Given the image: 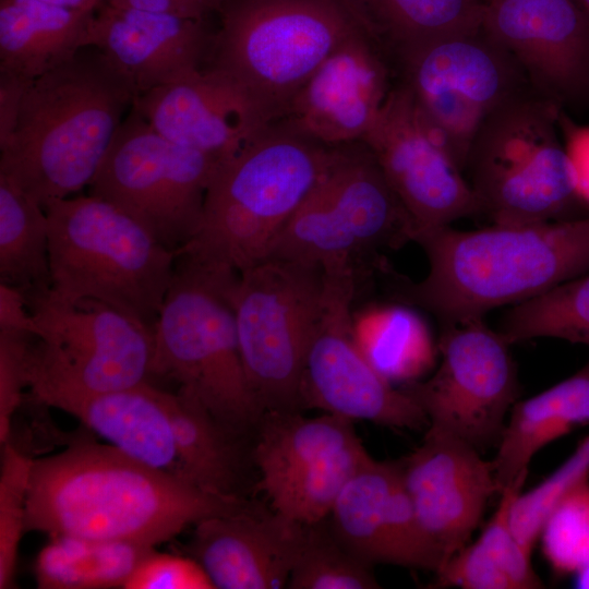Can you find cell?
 <instances>
[{"instance_id": "obj_1", "label": "cell", "mask_w": 589, "mask_h": 589, "mask_svg": "<svg viewBox=\"0 0 589 589\" xmlns=\"http://www.w3.org/2000/svg\"><path fill=\"white\" fill-rule=\"evenodd\" d=\"M251 504L151 468L110 444L79 438L59 454L33 459L25 530L155 546Z\"/></svg>"}, {"instance_id": "obj_2", "label": "cell", "mask_w": 589, "mask_h": 589, "mask_svg": "<svg viewBox=\"0 0 589 589\" xmlns=\"http://www.w3.org/2000/svg\"><path fill=\"white\" fill-rule=\"evenodd\" d=\"M413 242L429 271L418 283L400 284L399 294L441 324L483 318L589 272V215L476 230L449 225L422 230Z\"/></svg>"}, {"instance_id": "obj_3", "label": "cell", "mask_w": 589, "mask_h": 589, "mask_svg": "<svg viewBox=\"0 0 589 589\" xmlns=\"http://www.w3.org/2000/svg\"><path fill=\"white\" fill-rule=\"evenodd\" d=\"M135 95L97 48L80 50L27 87L0 173L44 207L89 185Z\"/></svg>"}, {"instance_id": "obj_4", "label": "cell", "mask_w": 589, "mask_h": 589, "mask_svg": "<svg viewBox=\"0 0 589 589\" xmlns=\"http://www.w3.org/2000/svg\"><path fill=\"white\" fill-rule=\"evenodd\" d=\"M335 149L283 122L269 124L220 164L199 229L176 254L237 274L266 260Z\"/></svg>"}, {"instance_id": "obj_5", "label": "cell", "mask_w": 589, "mask_h": 589, "mask_svg": "<svg viewBox=\"0 0 589 589\" xmlns=\"http://www.w3.org/2000/svg\"><path fill=\"white\" fill-rule=\"evenodd\" d=\"M45 211L50 292L101 302L153 332L176 252L123 209L93 195L51 200Z\"/></svg>"}, {"instance_id": "obj_6", "label": "cell", "mask_w": 589, "mask_h": 589, "mask_svg": "<svg viewBox=\"0 0 589 589\" xmlns=\"http://www.w3.org/2000/svg\"><path fill=\"white\" fill-rule=\"evenodd\" d=\"M237 276L177 255L153 327L151 373L175 381L225 425L248 436L264 410L241 359L231 301Z\"/></svg>"}, {"instance_id": "obj_7", "label": "cell", "mask_w": 589, "mask_h": 589, "mask_svg": "<svg viewBox=\"0 0 589 589\" xmlns=\"http://www.w3.org/2000/svg\"><path fill=\"white\" fill-rule=\"evenodd\" d=\"M561 106L532 87L481 124L464 175L492 224L530 225L589 215L562 143Z\"/></svg>"}, {"instance_id": "obj_8", "label": "cell", "mask_w": 589, "mask_h": 589, "mask_svg": "<svg viewBox=\"0 0 589 589\" xmlns=\"http://www.w3.org/2000/svg\"><path fill=\"white\" fill-rule=\"evenodd\" d=\"M203 68L274 123L322 64L360 29L338 0H229Z\"/></svg>"}, {"instance_id": "obj_9", "label": "cell", "mask_w": 589, "mask_h": 589, "mask_svg": "<svg viewBox=\"0 0 589 589\" xmlns=\"http://www.w3.org/2000/svg\"><path fill=\"white\" fill-rule=\"evenodd\" d=\"M26 298L37 325L27 370L35 401L56 407L149 382L151 329L95 300H65L50 290Z\"/></svg>"}, {"instance_id": "obj_10", "label": "cell", "mask_w": 589, "mask_h": 589, "mask_svg": "<svg viewBox=\"0 0 589 589\" xmlns=\"http://www.w3.org/2000/svg\"><path fill=\"white\" fill-rule=\"evenodd\" d=\"M411 218L372 152L336 146L320 179L277 238L268 257L328 271L354 267L381 249L413 241Z\"/></svg>"}, {"instance_id": "obj_11", "label": "cell", "mask_w": 589, "mask_h": 589, "mask_svg": "<svg viewBox=\"0 0 589 589\" xmlns=\"http://www.w3.org/2000/svg\"><path fill=\"white\" fill-rule=\"evenodd\" d=\"M321 268L267 257L238 274L231 301L241 359L265 411H298L308 347L321 311Z\"/></svg>"}, {"instance_id": "obj_12", "label": "cell", "mask_w": 589, "mask_h": 589, "mask_svg": "<svg viewBox=\"0 0 589 589\" xmlns=\"http://www.w3.org/2000/svg\"><path fill=\"white\" fill-rule=\"evenodd\" d=\"M220 163L158 134L132 107L89 187L178 252L199 229Z\"/></svg>"}, {"instance_id": "obj_13", "label": "cell", "mask_w": 589, "mask_h": 589, "mask_svg": "<svg viewBox=\"0 0 589 589\" xmlns=\"http://www.w3.org/2000/svg\"><path fill=\"white\" fill-rule=\"evenodd\" d=\"M441 325L436 371L401 388L425 413L428 429L478 449L497 444L519 396L512 345L483 318Z\"/></svg>"}, {"instance_id": "obj_14", "label": "cell", "mask_w": 589, "mask_h": 589, "mask_svg": "<svg viewBox=\"0 0 589 589\" xmlns=\"http://www.w3.org/2000/svg\"><path fill=\"white\" fill-rule=\"evenodd\" d=\"M397 65L462 172L484 120L531 87L515 58L482 28L423 45Z\"/></svg>"}, {"instance_id": "obj_15", "label": "cell", "mask_w": 589, "mask_h": 589, "mask_svg": "<svg viewBox=\"0 0 589 589\" xmlns=\"http://www.w3.org/2000/svg\"><path fill=\"white\" fill-rule=\"evenodd\" d=\"M323 273V300L305 356L301 408L395 429L429 425L412 397L376 372L356 346L351 327L356 268Z\"/></svg>"}, {"instance_id": "obj_16", "label": "cell", "mask_w": 589, "mask_h": 589, "mask_svg": "<svg viewBox=\"0 0 589 589\" xmlns=\"http://www.w3.org/2000/svg\"><path fill=\"white\" fill-rule=\"evenodd\" d=\"M360 142L372 152L411 218L414 236L481 215L478 200L444 135L404 82L389 89Z\"/></svg>"}, {"instance_id": "obj_17", "label": "cell", "mask_w": 589, "mask_h": 589, "mask_svg": "<svg viewBox=\"0 0 589 589\" xmlns=\"http://www.w3.org/2000/svg\"><path fill=\"white\" fill-rule=\"evenodd\" d=\"M483 32L560 106L589 104V17L575 0H488Z\"/></svg>"}, {"instance_id": "obj_18", "label": "cell", "mask_w": 589, "mask_h": 589, "mask_svg": "<svg viewBox=\"0 0 589 589\" xmlns=\"http://www.w3.org/2000/svg\"><path fill=\"white\" fill-rule=\"evenodd\" d=\"M399 465L421 527L441 551L443 565L470 542L489 500L500 494L492 460L460 438L428 429L422 444Z\"/></svg>"}, {"instance_id": "obj_19", "label": "cell", "mask_w": 589, "mask_h": 589, "mask_svg": "<svg viewBox=\"0 0 589 589\" xmlns=\"http://www.w3.org/2000/svg\"><path fill=\"white\" fill-rule=\"evenodd\" d=\"M329 518L338 540L371 566L390 564L435 573L443 563L441 551L421 527L399 462L369 455Z\"/></svg>"}, {"instance_id": "obj_20", "label": "cell", "mask_w": 589, "mask_h": 589, "mask_svg": "<svg viewBox=\"0 0 589 589\" xmlns=\"http://www.w3.org/2000/svg\"><path fill=\"white\" fill-rule=\"evenodd\" d=\"M389 89L383 53L358 29L322 62L278 121L328 146L360 142Z\"/></svg>"}, {"instance_id": "obj_21", "label": "cell", "mask_w": 589, "mask_h": 589, "mask_svg": "<svg viewBox=\"0 0 589 589\" xmlns=\"http://www.w3.org/2000/svg\"><path fill=\"white\" fill-rule=\"evenodd\" d=\"M132 108L166 140L220 164L272 124L236 86L205 68L136 95Z\"/></svg>"}, {"instance_id": "obj_22", "label": "cell", "mask_w": 589, "mask_h": 589, "mask_svg": "<svg viewBox=\"0 0 589 589\" xmlns=\"http://www.w3.org/2000/svg\"><path fill=\"white\" fill-rule=\"evenodd\" d=\"M305 525L252 503L194 525L190 556L218 589L287 588Z\"/></svg>"}, {"instance_id": "obj_23", "label": "cell", "mask_w": 589, "mask_h": 589, "mask_svg": "<svg viewBox=\"0 0 589 589\" xmlns=\"http://www.w3.org/2000/svg\"><path fill=\"white\" fill-rule=\"evenodd\" d=\"M213 35L206 21L104 2L94 15L89 47L97 48L139 95L202 69Z\"/></svg>"}, {"instance_id": "obj_24", "label": "cell", "mask_w": 589, "mask_h": 589, "mask_svg": "<svg viewBox=\"0 0 589 589\" xmlns=\"http://www.w3.org/2000/svg\"><path fill=\"white\" fill-rule=\"evenodd\" d=\"M55 408L75 417L131 458L189 482L166 407L165 390L151 382L68 398Z\"/></svg>"}, {"instance_id": "obj_25", "label": "cell", "mask_w": 589, "mask_h": 589, "mask_svg": "<svg viewBox=\"0 0 589 589\" xmlns=\"http://www.w3.org/2000/svg\"><path fill=\"white\" fill-rule=\"evenodd\" d=\"M95 12L0 0V72L34 81L68 61L89 47Z\"/></svg>"}, {"instance_id": "obj_26", "label": "cell", "mask_w": 589, "mask_h": 589, "mask_svg": "<svg viewBox=\"0 0 589 589\" xmlns=\"http://www.w3.org/2000/svg\"><path fill=\"white\" fill-rule=\"evenodd\" d=\"M588 424L589 361L572 376L513 405L492 460L500 494L526 480L528 466L541 448Z\"/></svg>"}, {"instance_id": "obj_27", "label": "cell", "mask_w": 589, "mask_h": 589, "mask_svg": "<svg viewBox=\"0 0 589 589\" xmlns=\"http://www.w3.org/2000/svg\"><path fill=\"white\" fill-rule=\"evenodd\" d=\"M165 402L187 480L224 497L247 498L248 467L253 464L247 436L225 425L189 393L165 392Z\"/></svg>"}, {"instance_id": "obj_28", "label": "cell", "mask_w": 589, "mask_h": 589, "mask_svg": "<svg viewBox=\"0 0 589 589\" xmlns=\"http://www.w3.org/2000/svg\"><path fill=\"white\" fill-rule=\"evenodd\" d=\"M383 53L398 61L412 50L482 28L481 0H338Z\"/></svg>"}, {"instance_id": "obj_29", "label": "cell", "mask_w": 589, "mask_h": 589, "mask_svg": "<svg viewBox=\"0 0 589 589\" xmlns=\"http://www.w3.org/2000/svg\"><path fill=\"white\" fill-rule=\"evenodd\" d=\"M526 480L507 486L500 494L494 514L479 538L467 543L436 572L434 588L538 589L543 582L533 569L532 552L515 537L510 507Z\"/></svg>"}, {"instance_id": "obj_30", "label": "cell", "mask_w": 589, "mask_h": 589, "mask_svg": "<svg viewBox=\"0 0 589 589\" xmlns=\"http://www.w3.org/2000/svg\"><path fill=\"white\" fill-rule=\"evenodd\" d=\"M353 422L323 413L304 418L298 411H265L252 447L259 471L257 491L359 443Z\"/></svg>"}, {"instance_id": "obj_31", "label": "cell", "mask_w": 589, "mask_h": 589, "mask_svg": "<svg viewBox=\"0 0 589 589\" xmlns=\"http://www.w3.org/2000/svg\"><path fill=\"white\" fill-rule=\"evenodd\" d=\"M351 327L362 356L392 384L418 381L438 356L428 324L405 304H373L352 312Z\"/></svg>"}, {"instance_id": "obj_32", "label": "cell", "mask_w": 589, "mask_h": 589, "mask_svg": "<svg viewBox=\"0 0 589 589\" xmlns=\"http://www.w3.org/2000/svg\"><path fill=\"white\" fill-rule=\"evenodd\" d=\"M155 546L127 541L49 537L35 563L41 589L124 588L125 582Z\"/></svg>"}, {"instance_id": "obj_33", "label": "cell", "mask_w": 589, "mask_h": 589, "mask_svg": "<svg viewBox=\"0 0 589 589\" xmlns=\"http://www.w3.org/2000/svg\"><path fill=\"white\" fill-rule=\"evenodd\" d=\"M0 283L26 296L50 290L49 233L45 207L0 173Z\"/></svg>"}, {"instance_id": "obj_34", "label": "cell", "mask_w": 589, "mask_h": 589, "mask_svg": "<svg viewBox=\"0 0 589 589\" xmlns=\"http://www.w3.org/2000/svg\"><path fill=\"white\" fill-rule=\"evenodd\" d=\"M497 330L510 345L557 338L589 346V272L510 305Z\"/></svg>"}, {"instance_id": "obj_35", "label": "cell", "mask_w": 589, "mask_h": 589, "mask_svg": "<svg viewBox=\"0 0 589 589\" xmlns=\"http://www.w3.org/2000/svg\"><path fill=\"white\" fill-rule=\"evenodd\" d=\"M370 454L362 442L301 469L263 491L272 509L301 525L329 517L349 480Z\"/></svg>"}, {"instance_id": "obj_36", "label": "cell", "mask_w": 589, "mask_h": 589, "mask_svg": "<svg viewBox=\"0 0 589 589\" xmlns=\"http://www.w3.org/2000/svg\"><path fill=\"white\" fill-rule=\"evenodd\" d=\"M372 566L350 552L324 520L305 525L289 589H375Z\"/></svg>"}, {"instance_id": "obj_37", "label": "cell", "mask_w": 589, "mask_h": 589, "mask_svg": "<svg viewBox=\"0 0 589 589\" xmlns=\"http://www.w3.org/2000/svg\"><path fill=\"white\" fill-rule=\"evenodd\" d=\"M539 539L548 563L557 575H576L589 565V479L560 500Z\"/></svg>"}, {"instance_id": "obj_38", "label": "cell", "mask_w": 589, "mask_h": 589, "mask_svg": "<svg viewBox=\"0 0 589 589\" xmlns=\"http://www.w3.org/2000/svg\"><path fill=\"white\" fill-rule=\"evenodd\" d=\"M33 459L12 441L1 444L0 589L14 587L20 543L25 530Z\"/></svg>"}, {"instance_id": "obj_39", "label": "cell", "mask_w": 589, "mask_h": 589, "mask_svg": "<svg viewBox=\"0 0 589 589\" xmlns=\"http://www.w3.org/2000/svg\"><path fill=\"white\" fill-rule=\"evenodd\" d=\"M586 479H589V435L548 478L516 495L510 507V526L527 550L532 552L548 516L560 500Z\"/></svg>"}, {"instance_id": "obj_40", "label": "cell", "mask_w": 589, "mask_h": 589, "mask_svg": "<svg viewBox=\"0 0 589 589\" xmlns=\"http://www.w3.org/2000/svg\"><path fill=\"white\" fill-rule=\"evenodd\" d=\"M33 335L0 329V443L12 432L13 416L27 388L28 356Z\"/></svg>"}, {"instance_id": "obj_41", "label": "cell", "mask_w": 589, "mask_h": 589, "mask_svg": "<svg viewBox=\"0 0 589 589\" xmlns=\"http://www.w3.org/2000/svg\"><path fill=\"white\" fill-rule=\"evenodd\" d=\"M205 569L193 557L153 551L136 567L124 589H214Z\"/></svg>"}, {"instance_id": "obj_42", "label": "cell", "mask_w": 589, "mask_h": 589, "mask_svg": "<svg viewBox=\"0 0 589 589\" xmlns=\"http://www.w3.org/2000/svg\"><path fill=\"white\" fill-rule=\"evenodd\" d=\"M229 0H104L119 8L137 9L159 14L206 21L220 13Z\"/></svg>"}, {"instance_id": "obj_43", "label": "cell", "mask_w": 589, "mask_h": 589, "mask_svg": "<svg viewBox=\"0 0 589 589\" xmlns=\"http://www.w3.org/2000/svg\"><path fill=\"white\" fill-rule=\"evenodd\" d=\"M560 130L564 146L573 166L580 199L589 207V127L574 124L562 111Z\"/></svg>"}, {"instance_id": "obj_44", "label": "cell", "mask_w": 589, "mask_h": 589, "mask_svg": "<svg viewBox=\"0 0 589 589\" xmlns=\"http://www.w3.org/2000/svg\"><path fill=\"white\" fill-rule=\"evenodd\" d=\"M32 82L0 72V149L7 146L15 131L24 95Z\"/></svg>"}, {"instance_id": "obj_45", "label": "cell", "mask_w": 589, "mask_h": 589, "mask_svg": "<svg viewBox=\"0 0 589 589\" xmlns=\"http://www.w3.org/2000/svg\"><path fill=\"white\" fill-rule=\"evenodd\" d=\"M0 329L27 333L35 336L37 325L25 293L0 283Z\"/></svg>"}, {"instance_id": "obj_46", "label": "cell", "mask_w": 589, "mask_h": 589, "mask_svg": "<svg viewBox=\"0 0 589 589\" xmlns=\"http://www.w3.org/2000/svg\"><path fill=\"white\" fill-rule=\"evenodd\" d=\"M47 3L75 9L83 11H93L95 12L103 3L104 0H39Z\"/></svg>"}, {"instance_id": "obj_47", "label": "cell", "mask_w": 589, "mask_h": 589, "mask_svg": "<svg viewBox=\"0 0 589 589\" xmlns=\"http://www.w3.org/2000/svg\"><path fill=\"white\" fill-rule=\"evenodd\" d=\"M577 580L576 584L579 588L589 589V565L576 574Z\"/></svg>"}, {"instance_id": "obj_48", "label": "cell", "mask_w": 589, "mask_h": 589, "mask_svg": "<svg viewBox=\"0 0 589 589\" xmlns=\"http://www.w3.org/2000/svg\"><path fill=\"white\" fill-rule=\"evenodd\" d=\"M589 17V0H575Z\"/></svg>"}, {"instance_id": "obj_49", "label": "cell", "mask_w": 589, "mask_h": 589, "mask_svg": "<svg viewBox=\"0 0 589 589\" xmlns=\"http://www.w3.org/2000/svg\"><path fill=\"white\" fill-rule=\"evenodd\" d=\"M481 1L485 3L488 0H481Z\"/></svg>"}]
</instances>
